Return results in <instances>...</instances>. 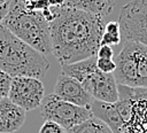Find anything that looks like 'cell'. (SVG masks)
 <instances>
[{
  "mask_svg": "<svg viewBox=\"0 0 147 133\" xmlns=\"http://www.w3.org/2000/svg\"><path fill=\"white\" fill-rule=\"evenodd\" d=\"M51 8L52 54L61 66L96 56L106 26L103 17L64 5Z\"/></svg>",
  "mask_w": 147,
  "mask_h": 133,
  "instance_id": "1",
  "label": "cell"
},
{
  "mask_svg": "<svg viewBox=\"0 0 147 133\" xmlns=\"http://www.w3.org/2000/svg\"><path fill=\"white\" fill-rule=\"evenodd\" d=\"M90 110L113 133H147V88L118 85L117 102L94 100Z\"/></svg>",
  "mask_w": 147,
  "mask_h": 133,
  "instance_id": "2",
  "label": "cell"
},
{
  "mask_svg": "<svg viewBox=\"0 0 147 133\" xmlns=\"http://www.w3.org/2000/svg\"><path fill=\"white\" fill-rule=\"evenodd\" d=\"M49 69L45 55L0 25V70L11 78L25 76L41 79Z\"/></svg>",
  "mask_w": 147,
  "mask_h": 133,
  "instance_id": "3",
  "label": "cell"
},
{
  "mask_svg": "<svg viewBox=\"0 0 147 133\" xmlns=\"http://www.w3.org/2000/svg\"><path fill=\"white\" fill-rule=\"evenodd\" d=\"M2 25L42 55L52 53L49 23L41 11L29 10L22 0H10Z\"/></svg>",
  "mask_w": 147,
  "mask_h": 133,
  "instance_id": "4",
  "label": "cell"
},
{
  "mask_svg": "<svg viewBox=\"0 0 147 133\" xmlns=\"http://www.w3.org/2000/svg\"><path fill=\"white\" fill-rule=\"evenodd\" d=\"M96 56L62 65L61 72L76 79L96 101L115 103L118 100V85L113 73H103L96 66Z\"/></svg>",
  "mask_w": 147,
  "mask_h": 133,
  "instance_id": "5",
  "label": "cell"
},
{
  "mask_svg": "<svg viewBox=\"0 0 147 133\" xmlns=\"http://www.w3.org/2000/svg\"><path fill=\"white\" fill-rule=\"evenodd\" d=\"M40 115L45 120H52L65 131L93 116L90 109L75 105L59 99L54 93L45 95L40 104Z\"/></svg>",
  "mask_w": 147,
  "mask_h": 133,
  "instance_id": "6",
  "label": "cell"
},
{
  "mask_svg": "<svg viewBox=\"0 0 147 133\" xmlns=\"http://www.w3.org/2000/svg\"><path fill=\"white\" fill-rule=\"evenodd\" d=\"M7 97L23 110L30 111L40 107L45 97V87L40 79L25 76L14 77Z\"/></svg>",
  "mask_w": 147,
  "mask_h": 133,
  "instance_id": "7",
  "label": "cell"
},
{
  "mask_svg": "<svg viewBox=\"0 0 147 133\" xmlns=\"http://www.w3.org/2000/svg\"><path fill=\"white\" fill-rule=\"evenodd\" d=\"M114 77L117 85L138 87V69L134 54V41L126 40L116 56V69Z\"/></svg>",
  "mask_w": 147,
  "mask_h": 133,
  "instance_id": "8",
  "label": "cell"
},
{
  "mask_svg": "<svg viewBox=\"0 0 147 133\" xmlns=\"http://www.w3.org/2000/svg\"><path fill=\"white\" fill-rule=\"evenodd\" d=\"M59 99L78 107L91 109L94 99L85 91L79 81L61 72L54 86L53 92Z\"/></svg>",
  "mask_w": 147,
  "mask_h": 133,
  "instance_id": "9",
  "label": "cell"
},
{
  "mask_svg": "<svg viewBox=\"0 0 147 133\" xmlns=\"http://www.w3.org/2000/svg\"><path fill=\"white\" fill-rule=\"evenodd\" d=\"M118 23L122 37L134 31H147V0H131L124 5Z\"/></svg>",
  "mask_w": 147,
  "mask_h": 133,
  "instance_id": "10",
  "label": "cell"
},
{
  "mask_svg": "<svg viewBox=\"0 0 147 133\" xmlns=\"http://www.w3.org/2000/svg\"><path fill=\"white\" fill-rule=\"evenodd\" d=\"M25 110L16 105L8 97L0 99V133H14L22 127Z\"/></svg>",
  "mask_w": 147,
  "mask_h": 133,
  "instance_id": "11",
  "label": "cell"
},
{
  "mask_svg": "<svg viewBox=\"0 0 147 133\" xmlns=\"http://www.w3.org/2000/svg\"><path fill=\"white\" fill-rule=\"evenodd\" d=\"M63 5L86 10L103 17L113 11L115 7V0H63Z\"/></svg>",
  "mask_w": 147,
  "mask_h": 133,
  "instance_id": "12",
  "label": "cell"
},
{
  "mask_svg": "<svg viewBox=\"0 0 147 133\" xmlns=\"http://www.w3.org/2000/svg\"><path fill=\"white\" fill-rule=\"evenodd\" d=\"M65 133H113V132L105 122L96 118L95 116H92L85 122L67 130Z\"/></svg>",
  "mask_w": 147,
  "mask_h": 133,
  "instance_id": "13",
  "label": "cell"
},
{
  "mask_svg": "<svg viewBox=\"0 0 147 133\" xmlns=\"http://www.w3.org/2000/svg\"><path fill=\"white\" fill-rule=\"evenodd\" d=\"M134 54L138 69V87L147 88V46L134 41Z\"/></svg>",
  "mask_w": 147,
  "mask_h": 133,
  "instance_id": "14",
  "label": "cell"
},
{
  "mask_svg": "<svg viewBox=\"0 0 147 133\" xmlns=\"http://www.w3.org/2000/svg\"><path fill=\"white\" fill-rule=\"evenodd\" d=\"M11 79L13 78L9 75H7L6 72L0 70V99L8 96L10 84H11Z\"/></svg>",
  "mask_w": 147,
  "mask_h": 133,
  "instance_id": "15",
  "label": "cell"
},
{
  "mask_svg": "<svg viewBox=\"0 0 147 133\" xmlns=\"http://www.w3.org/2000/svg\"><path fill=\"white\" fill-rule=\"evenodd\" d=\"M96 66L103 73H114V71L116 69V62L114 60L98 58L96 60Z\"/></svg>",
  "mask_w": 147,
  "mask_h": 133,
  "instance_id": "16",
  "label": "cell"
},
{
  "mask_svg": "<svg viewBox=\"0 0 147 133\" xmlns=\"http://www.w3.org/2000/svg\"><path fill=\"white\" fill-rule=\"evenodd\" d=\"M39 133H65V130L52 120H45L39 130Z\"/></svg>",
  "mask_w": 147,
  "mask_h": 133,
  "instance_id": "17",
  "label": "cell"
},
{
  "mask_svg": "<svg viewBox=\"0 0 147 133\" xmlns=\"http://www.w3.org/2000/svg\"><path fill=\"white\" fill-rule=\"evenodd\" d=\"M121 40H122L121 34H114L105 31L101 38V46H115V45H118Z\"/></svg>",
  "mask_w": 147,
  "mask_h": 133,
  "instance_id": "18",
  "label": "cell"
},
{
  "mask_svg": "<svg viewBox=\"0 0 147 133\" xmlns=\"http://www.w3.org/2000/svg\"><path fill=\"white\" fill-rule=\"evenodd\" d=\"M25 7L32 11H42V10L49 8V2H48V0H32L28 3H25Z\"/></svg>",
  "mask_w": 147,
  "mask_h": 133,
  "instance_id": "19",
  "label": "cell"
},
{
  "mask_svg": "<svg viewBox=\"0 0 147 133\" xmlns=\"http://www.w3.org/2000/svg\"><path fill=\"white\" fill-rule=\"evenodd\" d=\"M114 56V50L111 46H100L96 57L98 58H107V60H113Z\"/></svg>",
  "mask_w": 147,
  "mask_h": 133,
  "instance_id": "20",
  "label": "cell"
},
{
  "mask_svg": "<svg viewBox=\"0 0 147 133\" xmlns=\"http://www.w3.org/2000/svg\"><path fill=\"white\" fill-rule=\"evenodd\" d=\"M9 5H10V1H7V2L0 5V25L2 24L5 17H6V15L9 10Z\"/></svg>",
  "mask_w": 147,
  "mask_h": 133,
  "instance_id": "21",
  "label": "cell"
},
{
  "mask_svg": "<svg viewBox=\"0 0 147 133\" xmlns=\"http://www.w3.org/2000/svg\"><path fill=\"white\" fill-rule=\"evenodd\" d=\"M49 7H60L63 6V0H48Z\"/></svg>",
  "mask_w": 147,
  "mask_h": 133,
  "instance_id": "22",
  "label": "cell"
},
{
  "mask_svg": "<svg viewBox=\"0 0 147 133\" xmlns=\"http://www.w3.org/2000/svg\"><path fill=\"white\" fill-rule=\"evenodd\" d=\"M7 1H9V0H0V5L5 3V2H7Z\"/></svg>",
  "mask_w": 147,
  "mask_h": 133,
  "instance_id": "23",
  "label": "cell"
},
{
  "mask_svg": "<svg viewBox=\"0 0 147 133\" xmlns=\"http://www.w3.org/2000/svg\"><path fill=\"white\" fill-rule=\"evenodd\" d=\"M24 3H28V2H30V1H32V0H22Z\"/></svg>",
  "mask_w": 147,
  "mask_h": 133,
  "instance_id": "24",
  "label": "cell"
},
{
  "mask_svg": "<svg viewBox=\"0 0 147 133\" xmlns=\"http://www.w3.org/2000/svg\"><path fill=\"white\" fill-rule=\"evenodd\" d=\"M9 1H10V0H9Z\"/></svg>",
  "mask_w": 147,
  "mask_h": 133,
  "instance_id": "25",
  "label": "cell"
}]
</instances>
